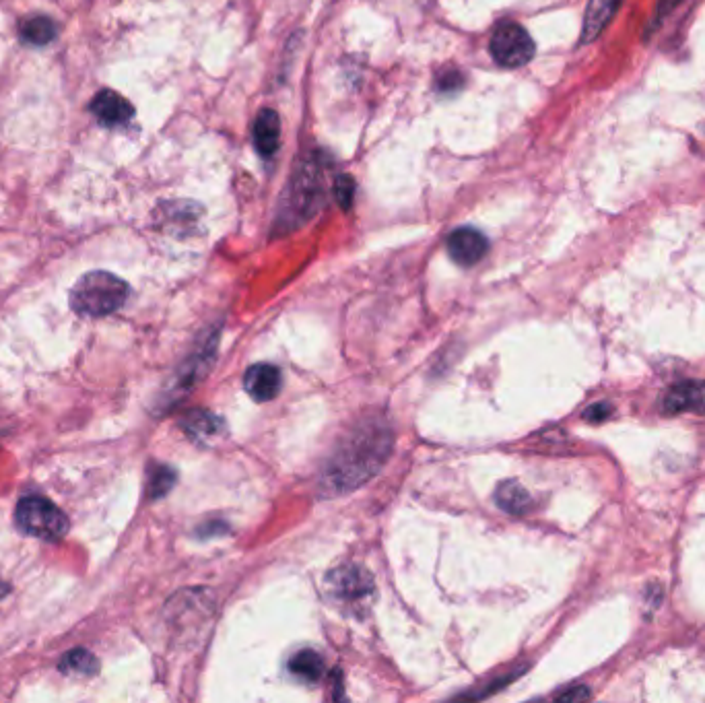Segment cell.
I'll return each instance as SVG.
<instances>
[{
    "label": "cell",
    "instance_id": "cell-1",
    "mask_svg": "<svg viewBox=\"0 0 705 703\" xmlns=\"http://www.w3.org/2000/svg\"><path fill=\"white\" fill-rule=\"evenodd\" d=\"M392 444L394 435L388 419L369 417L357 423L322 468L320 493L341 497L359 489L382 471Z\"/></svg>",
    "mask_w": 705,
    "mask_h": 703
},
{
    "label": "cell",
    "instance_id": "cell-2",
    "mask_svg": "<svg viewBox=\"0 0 705 703\" xmlns=\"http://www.w3.org/2000/svg\"><path fill=\"white\" fill-rule=\"evenodd\" d=\"M130 287L108 271H91L71 289V308L85 318H104L118 312L128 299Z\"/></svg>",
    "mask_w": 705,
    "mask_h": 703
},
{
    "label": "cell",
    "instance_id": "cell-3",
    "mask_svg": "<svg viewBox=\"0 0 705 703\" xmlns=\"http://www.w3.org/2000/svg\"><path fill=\"white\" fill-rule=\"evenodd\" d=\"M324 588L334 605L349 611L351 615H363L372 607L376 582L363 565L347 563L332 569L326 576Z\"/></svg>",
    "mask_w": 705,
    "mask_h": 703
},
{
    "label": "cell",
    "instance_id": "cell-4",
    "mask_svg": "<svg viewBox=\"0 0 705 703\" xmlns=\"http://www.w3.org/2000/svg\"><path fill=\"white\" fill-rule=\"evenodd\" d=\"M15 522L21 532L42 541H60L71 528L66 514L50 499L40 495H27L19 501Z\"/></svg>",
    "mask_w": 705,
    "mask_h": 703
},
{
    "label": "cell",
    "instance_id": "cell-5",
    "mask_svg": "<svg viewBox=\"0 0 705 703\" xmlns=\"http://www.w3.org/2000/svg\"><path fill=\"white\" fill-rule=\"evenodd\" d=\"M491 54L497 64L506 69H518L532 60L534 42L522 25L503 23L493 31Z\"/></svg>",
    "mask_w": 705,
    "mask_h": 703
},
{
    "label": "cell",
    "instance_id": "cell-6",
    "mask_svg": "<svg viewBox=\"0 0 705 703\" xmlns=\"http://www.w3.org/2000/svg\"><path fill=\"white\" fill-rule=\"evenodd\" d=\"M487 248V238L473 227H458L448 238V252L460 266H473L481 262V258L487 254Z\"/></svg>",
    "mask_w": 705,
    "mask_h": 703
},
{
    "label": "cell",
    "instance_id": "cell-7",
    "mask_svg": "<svg viewBox=\"0 0 705 703\" xmlns=\"http://www.w3.org/2000/svg\"><path fill=\"white\" fill-rule=\"evenodd\" d=\"M283 386V376L279 367L271 363H256L244 376V388L256 403H268V400L277 398Z\"/></svg>",
    "mask_w": 705,
    "mask_h": 703
},
{
    "label": "cell",
    "instance_id": "cell-8",
    "mask_svg": "<svg viewBox=\"0 0 705 703\" xmlns=\"http://www.w3.org/2000/svg\"><path fill=\"white\" fill-rule=\"evenodd\" d=\"M664 411L668 415L679 413H705V382L687 380L668 390L664 396Z\"/></svg>",
    "mask_w": 705,
    "mask_h": 703
},
{
    "label": "cell",
    "instance_id": "cell-9",
    "mask_svg": "<svg viewBox=\"0 0 705 703\" xmlns=\"http://www.w3.org/2000/svg\"><path fill=\"white\" fill-rule=\"evenodd\" d=\"M91 114L106 126H118L128 122L134 116V108L128 102L126 97H122L120 93L112 91V89H104L99 91L89 106Z\"/></svg>",
    "mask_w": 705,
    "mask_h": 703
},
{
    "label": "cell",
    "instance_id": "cell-10",
    "mask_svg": "<svg viewBox=\"0 0 705 703\" xmlns=\"http://www.w3.org/2000/svg\"><path fill=\"white\" fill-rule=\"evenodd\" d=\"M182 429L186 431L188 438L196 444H205L211 446L215 442H219L223 438L225 431V423L221 417L209 413V411H190L184 419H182Z\"/></svg>",
    "mask_w": 705,
    "mask_h": 703
},
{
    "label": "cell",
    "instance_id": "cell-11",
    "mask_svg": "<svg viewBox=\"0 0 705 703\" xmlns=\"http://www.w3.org/2000/svg\"><path fill=\"white\" fill-rule=\"evenodd\" d=\"M281 143V120L275 110H260L254 120V145L262 157L277 153Z\"/></svg>",
    "mask_w": 705,
    "mask_h": 703
},
{
    "label": "cell",
    "instance_id": "cell-12",
    "mask_svg": "<svg viewBox=\"0 0 705 703\" xmlns=\"http://www.w3.org/2000/svg\"><path fill=\"white\" fill-rule=\"evenodd\" d=\"M619 5H621V0H590L586 17H584L582 44H588L600 36V31L607 27V23L613 19Z\"/></svg>",
    "mask_w": 705,
    "mask_h": 703
},
{
    "label": "cell",
    "instance_id": "cell-13",
    "mask_svg": "<svg viewBox=\"0 0 705 703\" xmlns=\"http://www.w3.org/2000/svg\"><path fill=\"white\" fill-rule=\"evenodd\" d=\"M495 504L512 516H522L530 510L532 497L518 481H503L495 491Z\"/></svg>",
    "mask_w": 705,
    "mask_h": 703
},
{
    "label": "cell",
    "instance_id": "cell-14",
    "mask_svg": "<svg viewBox=\"0 0 705 703\" xmlns=\"http://www.w3.org/2000/svg\"><path fill=\"white\" fill-rule=\"evenodd\" d=\"M19 33L23 42L31 46H46L56 40L58 36V25L54 19L46 15H29L21 21Z\"/></svg>",
    "mask_w": 705,
    "mask_h": 703
},
{
    "label": "cell",
    "instance_id": "cell-15",
    "mask_svg": "<svg viewBox=\"0 0 705 703\" xmlns=\"http://www.w3.org/2000/svg\"><path fill=\"white\" fill-rule=\"evenodd\" d=\"M324 658L314 650H301L289 660V671L299 681L318 683L324 675Z\"/></svg>",
    "mask_w": 705,
    "mask_h": 703
},
{
    "label": "cell",
    "instance_id": "cell-16",
    "mask_svg": "<svg viewBox=\"0 0 705 703\" xmlns=\"http://www.w3.org/2000/svg\"><path fill=\"white\" fill-rule=\"evenodd\" d=\"M58 668L69 677H93L99 671V660L89 650L77 648L62 656Z\"/></svg>",
    "mask_w": 705,
    "mask_h": 703
},
{
    "label": "cell",
    "instance_id": "cell-17",
    "mask_svg": "<svg viewBox=\"0 0 705 703\" xmlns=\"http://www.w3.org/2000/svg\"><path fill=\"white\" fill-rule=\"evenodd\" d=\"M176 485V471L167 464H157L149 473V497L161 499Z\"/></svg>",
    "mask_w": 705,
    "mask_h": 703
},
{
    "label": "cell",
    "instance_id": "cell-18",
    "mask_svg": "<svg viewBox=\"0 0 705 703\" xmlns=\"http://www.w3.org/2000/svg\"><path fill=\"white\" fill-rule=\"evenodd\" d=\"M334 196H337V203L341 205L343 211L351 209L353 196H355V182L351 176H341L337 180V186H334Z\"/></svg>",
    "mask_w": 705,
    "mask_h": 703
},
{
    "label": "cell",
    "instance_id": "cell-19",
    "mask_svg": "<svg viewBox=\"0 0 705 703\" xmlns=\"http://www.w3.org/2000/svg\"><path fill=\"white\" fill-rule=\"evenodd\" d=\"M613 413L611 405L609 403H596V405H590L584 413V419L592 421V423H600L604 419H609V415Z\"/></svg>",
    "mask_w": 705,
    "mask_h": 703
},
{
    "label": "cell",
    "instance_id": "cell-20",
    "mask_svg": "<svg viewBox=\"0 0 705 703\" xmlns=\"http://www.w3.org/2000/svg\"><path fill=\"white\" fill-rule=\"evenodd\" d=\"M590 697V689L584 687V685H578V687H572L569 691H563L557 695L559 701H584Z\"/></svg>",
    "mask_w": 705,
    "mask_h": 703
}]
</instances>
